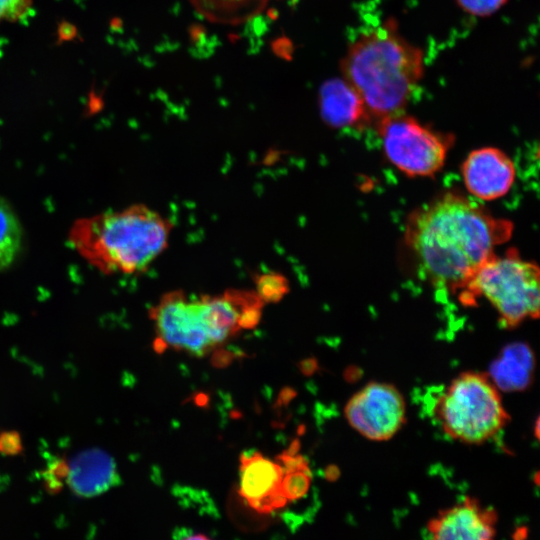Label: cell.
Here are the masks:
<instances>
[{
  "mask_svg": "<svg viewBox=\"0 0 540 540\" xmlns=\"http://www.w3.org/2000/svg\"><path fill=\"white\" fill-rule=\"evenodd\" d=\"M512 233L511 221L459 193L445 192L410 214L404 242L429 284L460 296Z\"/></svg>",
  "mask_w": 540,
  "mask_h": 540,
  "instance_id": "6da1fadb",
  "label": "cell"
},
{
  "mask_svg": "<svg viewBox=\"0 0 540 540\" xmlns=\"http://www.w3.org/2000/svg\"><path fill=\"white\" fill-rule=\"evenodd\" d=\"M264 302L255 290L232 289L217 295L165 293L151 308L156 342L203 356L240 329L258 324Z\"/></svg>",
  "mask_w": 540,
  "mask_h": 540,
  "instance_id": "7a4b0ae2",
  "label": "cell"
},
{
  "mask_svg": "<svg viewBox=\"0 0 540 540\" xmlns=\"http://www.w3.org/2000/svg\"><path fill=\"white\" fill-rule=\"evenodd\" d=\"M170 219L143 204L78 219L68 232L74 250L105 274L146 270L166 249Z\"/></svg>",
  "mask_w": 540,
  "mask_h": 540,
  "instance_id": "3957f363",
  "label": "cell"
},
{
  "mask_svg": "<svg viewBox=\"0 0 540 540\" xmlns=\"http://www.w3.org/2000/svg\"><path fill=\"white\" fill-rule=\"evenodd\" d=\"M345 79L360 95L371 120L399 113L423 74V55L388 28L359 37L341 62Z\"/></svg>",
  "mask_w": 540,
  "mask_h": 540,
  "instance_id": "277c9868",
  "label": "cell"
},
{
  "mask_svg": "<svg viewBox=\"0 0 540 540\" xmlns=\"http://www.w3.org/2000/svg\"><path fill=\"white\" fill-rule=\"evenodd\" d=\"M435 418L451 439L470 445L489 441L509 421L500 389L488 373L466 371L437 397Z\"/></svg>",
  "mask_w": 540,
  "mask_h": 540,
  "instance_id": "5b68a950",
  "label": "cell"
},
{
  "mask_svg": "<svg viewBox=\"0 0 540 540\" xmlns=\"http://www.w3.org/2000/svg\"><path fill=\"white\" fill-rule=\"evenodd\" d=\"M540 272L532 261L523 259L516 249L493 254L478 269L459 296L466 305L484 298L496 311L499 322L515 328L539 316Z\"/></svg>",
  "mask_w": 540,
  "mask_h": 540,
  "instance_id": "8992f818",
  "label": "cell"
},
{
  "mask_svg": "<svg viewBox=\"0 0 540 540\" xmlns=\"http://www.w3.org/2000/svg\"><path fill=\"white\" fill-rule=\"evenodd\" d=\"M375 123L385 157L398 171L409 177H432L444 167L451 136L399 113Z\"/></svg>",
  "mask_w": 540,
  "mask_h": 540,
  "instance_id": "52a82bcc",
  "label": "cell"
},
{
  "mask_svg": "<svg viewBox=\"0 0 540 540\" xmlns=\"http://www.w3.org/2000/svg\"><path fill=\"white\" fill-rule=\"evenodd\" d=\"M344 414L349 425L372 441L394 437L406 421V403L402 393L386 382H369L346 403Z\"/></svg>",
  "mask_w": 540,
  "mask_h": 540,
  "instance_id": "ba28073f",
  "label": "cell"
},
{
  "mask_svg": "<svg viewBox=\"0 0 540 540\" xmlns=\"http://www.w3.org/2000/svg\"><path fill=\"white\" fill-rule=\"evenodd\" d=\"M467 191L475 198L492 201L504 197L513 187L516 168L513 160L496 147L471 151L461 165Z\"/></svg>",
  "mask_w": 540,
  "mask_h": 540,
  "instance_id": "9c48e42d",
  "label": "cell"
},
{
  "mask_svg": "<svg viewBox=\"0 0 540 540\" xmlns=\"http://www.w3.org/2000/svg\"><path fill=\"white\" fill-rule=\"evenodd\" d=\"M498 515L476 498L466 497L429 520L427 531L436 540H489L497 533Z\"/></svg>",
  "mask_w": 540,
  "mask_h": 540,
  "instance_id": "30bf717a",
  "label": "cell"
},
{
  "mask_svg": "<svg viewBox=\"0 0 540 540\" xmlns=\"http://www.w3.org/2000/svg\"><path fill=\"white\" fill-rule=\"evenodd\" d=\"M67 463L65 484L78 497L98 496L119 483L116 463L103 450L93 448L82 451Z\"/></svg>",
  "mask_w": 540,
  "mask_h": 540,
  "instance_id": "8fae6325",
  "label": "cell"
},
{
  "mask_svg": "<svg viewBox=\"0 0 540 540\" xmlns=\"http://www.w3.org/2000/svg\"><path fill=\"white\" fill-rule=\"evenodd\" d=\"M319 108L324 122L334 128H356L371 122L362 98L343 78L329 79L321 85Z\"/></svg>",
  "mask_w": 540,
  "mask_h": 540,
  "instance_id": "7c38bea8",
  "label": "cell"
},
{
  "mask_svg": "<svg viewBox=\"0 0 540 540\" xmlns=\"http://www.w3.org/2000/svg\"><path fill=\"white\" fill-rule=\"evenodd\" d=\"M240 463L239 494L250 506L280 489L283 469L279 463L258 452L243 454Z\"/></svg>",
  "mask_w": 540,
  "mask_h": 540,
  "instance_id": "4fadbf2b",
  "label": "cell"
},
{
  "mask_svg": "<svg viewBox=\"0 0 540 540\" xmlns=\"http://www.w3.org/2000/svg\"><path fill=\"white\" fill-rule=\"evenodd\" d=\"M533 365L531 349L524 344H512L503 350L489 376L500 390L524 389L532 379Z\"/></svg>",
  "mask_w": 540,
  "mask_h": 540,
  "instance_id": "5bb4252c",
  "label": "cell"
},
{
  "mask_svg": "<svg viewBox=\"0 0 540 540\" xmlns=\"http://www.w3.org/2000/svg\"><path fill=\"white\" fill-rule=\"evenodd\" d=\"M22 227L10 204L0 198V271L9 268L22 246Z\"/></svg>",
  "mask_w": 540,
  "mask_h": 540,
  "instance_id": "9a60e30c",
  "label": "cell"
},
{
  "mask_svg": "<svg viewBox=\"0 0 540 540\" xmlns=\"http://www.w3.org/2000/svg\"><path fill=\"white\" fill-rule=\"evenodd\" d=\"M311 472L308 463L299 467L283 470L280 491L287 501L304 497L311 485Z\"/></svg>",
  "mask_w": 540,
  "mask_h": 540,
  "instance_id": "2e32d148",
  "label": "cell"
},
{
  "mask_svg": "<svg viewBox=\"0 0 540 540\" xmlns=\"http://www.w3.org/2000/svg\"><path fill=\"white\" fill-rule=\"evenodd\" d=\"M255 285V291L264 303L276 302L288 291L286 279L284 276L276 273L259 275Z\"/></svg>",
  "mask_w": 540,
  "mask_h": 540,
  "instance_id": "e0dca14e",
  "label": "cell"
},
{
  "mask_svg": "<svg viewBox=\"0 0 540 540\" xmlns=\"http://www.w3.org/2000/svg\"><path fill=\"white\" fill-rule=\"evenodd\" d=\"M33 0H0V23L15 22L31 11Z\"/></svg>",
  "mask_w": 540,
  "mask_h": 540,
  "instance_id": "ac0fdd59",
  "label": "cell"
},
{
  "mask_svg": "<svg viewBox=\"0 0 540 540\" xmlns=\"http://www.w3.org/2000/svg\"><path fill=\"white\" fill-rule=\"evenodd\" d=\"M467 13L476 16H488L499 10L507 0H456Z\"/></svg>",
  "mask_w": 540,
  "mask_h": 540,
  "instance_id": "d6986e66",
  "label": "cell"
},
{
  "mask_svg": "<svg viewBox=\"0 0 540 540\" xmlns=\"http://www.w3.org/2000/svg\"><path fill=\"white\" fill-rule=\"evenodd\" d=\"M68 471L67 460H56L52 463L49 469L44 473L45 487L50 492H58L65 479Z\"/></svg>",
  "mask_w": 540,
  "mask_h": 540,
  "instance_id": "ffe728a7",
  "label": "cell"
},
{
  "mask_svg": "<svg viewBox=\"0 0 540 540\" xmlns=\"http://www.w3.org/2000/svg\"><path fill=\"white\" fill-rule=\"evenodd\" d=\"M23 444L17 431H3L0 433V454L15 456L22 452Z\"/></svg>",
  "mask_w": 540,
  "mask_h": 540,
  "instance_id": "44dd1931",
  "label": "cell"
},
{
  "mask_svg": "<svg viewBox=\"0 0 540 540\" xmlns=\"http://www.w3.org/2000/svg\"><path fill=\"white\" fill-rule=\"evenodd\" d=\"M273 50L277 55L290 59L292 54V44L286 38H279L273 43Z\"/></svg>",
  "mask_w": 540,
  "mask_h": 540,
  "instance_id": "7402d4cb",
  "label": "cell"
},
{
  "mask_svg": "<svg viewBox=\"0 0 540 540\" xmlns=\"http://www.w3.org/2000/svg\"><path fill=\"white\" fill-rule=\"evenodd\" d=\"M174 538L178 539H207L208 537L205 534L202 533H195V531H192L188 528H179L177 531L174 532L173 535Z\"/></svg>",
  "mask_w": 540,
  "mask_h": 540,
  "instance_id": "603a6c76",
  "label": "cell"
}]
</instances>
